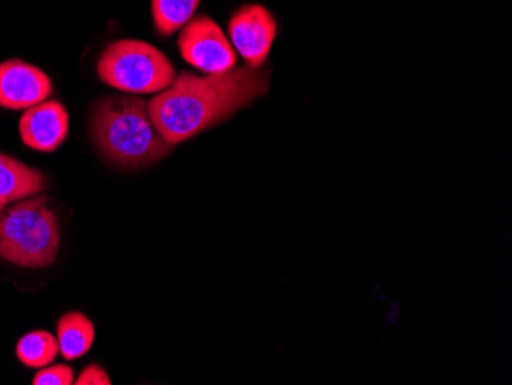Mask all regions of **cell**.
Returning <instances> with one entry per match:
<instances>
[{
    "label": "cell",
    "instance_id": "cell-1",
    "mask_svg": "<svg viewBox=\"0 0 512 385\" xmlns=\"http://www.w3.org/2000/svg\"><path fill=\"white\" fill-rule=\"evenodd\" d=\"M269 76L249 66L207 76L181 73L148 102L149 116L161 137L178 145L266 96Z\"/></svg>",
    "mask_w": 512,
    "mask_h": 385
},
{
    "label": "cell",
    "instance_id": "cell-2",
    "mask_svg": "<svg viewBox=\"0 0 512 385\" xmlns=\"http://www.w3.org/2000/svg\"><path fill=\"white\" fill-rule=\"evenodd\" d=\"M89 135L99 154L111 165L142 169L171 154L169 145L155 129L145 99L112 96L92 106Z\"/></svg>",
    "mask_w": 512,
    "mask_h": 385
},
{
    "label": "cell",
    "instance_id": "cell-3",
    "mask_svg": "<svg viewBox=\"0 0 512 385\" xmlns=\"http://www.w3.org/2000/svg\"><path fill=\"white\" fill-rule=\"evenodd\" d=\"M60 247L56 212L39 194L16 201L0 215V258L27 269L56 261Z\"/></svg>",
    "mask_w": 512,
    "mask_h": 385
},
{
    "label": "cell",
    "instance_id": "cell-4",
    "mask_svg": "<svg viewBox=\"0 0 512 385\" xmlns=\"http://www.w3.org/2000/svg\"><path fill=\"white\" fill-rule=\"evenodd\" d=\"M100 80L128 94L161 93L175 80L171 60L151 43L123 39L111 43L97 62Z\"/></svg>",
    "mask_w": 512,
    "mask_h": 385
},
{
    "label": "cell",
    "instance_id": "cell-5",
    "mask_svg": "<svg viewBox=\"0 0 512 385\" xmlns=\"http://www.w3.org/2000/svg\"><path fill=\"white\" fill-rule=\"evenodd\" d=\"M178 50L189 65L204 74L227 73L237 65V51L211 17H192L181 28Z\"/></svg>",
    "mask_w": 512,
    "mask_h": 385
},
{
    "label": "cell",
    "instance_id": "cell-6",
    "mask_svg": "<svg viewBox=\"0 0 512 385\" xmlns=\"http://www.w3.org/2000/svg\"><path fill=\"white\" fill-rule=\"evenodd\" d=\"M275 17L263 5H246L229 20L232 47L253 70H261L275 42Z\"/></svg>",
    "mask_w": 512,
    "mask_h": 385
},
{
    "label": "cell",
    "instance_id": "cell-7",
    "mask_svg": "<svg viewBox=\"0 0 512 385\" xmlns=\"http://www.w3.org/2000/svg\"><path fill=\"white\" fill-rule=\"evenodd\" d=\"M53 82L42 70L23 60L0 63V106L25 111L50 99Z\"/></svg>",
    "mask_w": 512,
    "mask_h": 385
},
{
    "label": "cell",
    "instance_id": "cell-8",
    "mask_svg": "<svg viewBox=\"0 0 512 385\" xmlns=\"http://www.w3.org/2000/svg\"><path fill=\"white\" fill-rule=\"evenodd\" d=\"M19 131L23 145L34 151L54 152L68 137V111L57 100H45L25 111Z\"/></svg>",
    "mask_w": 512,
    "mask_h": 385
},
{
    "label": "cell",
    "instance_id": "cell-9",
    "mask_svg": "<svg viewBox=\"0 0 512 385\" xmlns=\"http://www.w3.org/2000/svg\"><path fill=\"white\" fill-rule=\"evenodd\" d=\"M48 178L10 155L0 154V206L33 197L45 191Z\"/></svg>",
    "mask_w": 512,
    "mask_h": 385
},
{
    "label": "cell",
    "instance_id": "cell-10",
    "mask_svg": "<svg viewBox=\"0 0 512 385\" xmlns=\"http://www.w3.org/2000/svg\"><path fill=\"white\" fill-rule=\"evenodd\" d=\"M96 339V329L88 316L80 312H68L57 324V343L60 353L68 361L82 358L91 350Z\"/></svg>",
    "mask_w": 512,
    "mask_h": 385
},
{
    "label": "cell",
    "instance_id": "cell-11",
    "mask_svg": "<svg viewBox=\"0 0 512 385\" xmlns=\"http://www.w3.org/2000/svg\"><path fill=\"white\" fill-rule=\"evenodd\" d=\"M57 336L46 330H34L19 339L16 346V355L23 366L30 369H43L59 355Z\"/></svg>",
    "mask_w": 512,
    "mask_h": 385
},
{
    "label": "cell",
    "instance_id": "cell-12",
    "mask_svg": "<svg viewBox=\"0 0 512 385\" xmlns=\"http://www.w3.org/2000/svg\"><path fill=\"white\" fill-rule=\"evenodd\" d=\"M201 0H152V17L160 36H172L194 17Z\"/></svg>",
    "mask_w": 512,
    "mask_h": 385
},
{
    "label": "cell",
    "instance_id": "cell-13",
    "mask_svg": "<svg viewBox=\"0 0 512 385\" xmlns=\"http://www.w3.org/2000/svg\"><path fill=\"white\" fill-rule=\"evenodd\" d=\"M34 385H71L74 384V370L65 364L46 366L33 378Z\"/></svg>",
    "mask_w": 512,
    "mask_h": 385
},
{
    "label": "cell",
    "instance_id": "cell-14",
    "mask_svg": "<svg viewBox=\"0 0 512 385\" xmlns=\"http://www.w3.org/2000/svg\"><path fill=\"white\" fill-rule=\"evenodd\" d=\"M74 384L76 385H111V378H109L108 373L102 369L100 366H96V364H91V366L86 367L82 373H80L79 378L74 379Z\"/></svg>",
    "mask_w": 512,
    "mask_h": 385
},
{
    "label": "cell",
    "instance_id": "cell-15",
    "mask_svg": "<svg viewBox=\"0 0 512 385\" xmlns=\"http://www.w3.org/2000/svg\"><path fill=\"white\" fill-rule=\"evenodd\" d=\"M4 206H0V215H2V212H4Z\"/></svg>",
    "mask_w": 512,
    "mask_h": 385
}]
</instances>
